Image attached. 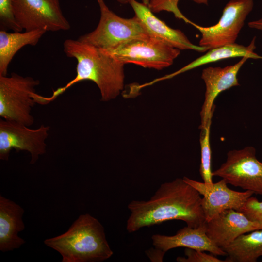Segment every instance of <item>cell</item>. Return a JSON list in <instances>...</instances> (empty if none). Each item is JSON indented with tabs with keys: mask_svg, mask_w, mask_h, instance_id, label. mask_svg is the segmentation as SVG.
Instances as JSON below:
<instances>
[{
	"mask_svg": "<svg viewBox=\"0 0 262 262\" xmlns=\"http://www.w3.org/2000/svg\"></svg>",
	"mask_w": 262,
	"mask_h": 262,
	"instance_id": "f1b7e54d",
	"label": "cell"
},
{
	"mask_svg": "<svg viewBox=\"0 0 262 262\" xmlns=\"http://www.w3.org/2000/svg\"><path fill=\"white\" fill-rule=\"evenodd\" d=\"M40 82L15 73L0 76V116L30 126L34 123L31 113L35 104L33 95Z\"/></svg>",
	"mask_w": 262,
	"mask_h": 262,
	"instance_id": "5b68a950",
	"label": "cell"
},
{
	"mask_svg": "<svg viewBox=\"0 0 262 262\" xmlns=\"http://www.w3.org/2000/svg\"><path fill=\"white\" fill-rule=\"evenodd\" d=\"M201 201L199 192L183 178L164 182L149 199L128 204L126 230L133 233L171 220L183 221L191 228L203 226L206 221Z\"/></svg>",
	"mask_w": 262,
	"mask_h": 262,
	"instance_id": "6da1fadb",
	"label": "cell"
},
{
	"mask_svg": "<svg viewBox=\"0 0 262 262\" xmlns=\"http://www.w3.org/2000/svg\"><path fill=\"white\" fill-rule=\"evenodd\" d=\"M251 221L262 225V201L250 196L238 210Z\"/></svg>",
	"mask_w": 262,
	"mask_h": 262,
	"instance_id": "7402d4cb",
	"label": "cell"
},
{
	"mask_svg": "<svg viewBox=\"0 0 262 262\" xmlns=\"http://www.w3.org/2000/svg\"><path fill=\"white\" fill-rule=\"evenodd\" d=\"M23 208L0 195V250L3 252L18 249L25 243L18 233L25 229Z\"/></svg>",
	"mask_w": 262,
	"mask_h": 262,
	"instance_id": "2e32d148",
	"label": "cell"
},
{
	"mask_svg": "<svg viewBox=\"0 0 262 262\" xmlns=\"http://www.w3.org/2000/svg\"><path fill=\"white\" fill-rule=\"evenodd\" d=\"M180 0H150L148 4V7L153 12H157L166 10L173 12L179 18L187 22L189 19L185 17L180 12L178 7Z\"/></svg>",
	"mask_w": 262,
	"mask_h": 262,
	"instance_id": "cb8c5ba5",
	"label": "cell"
},
{
	"mask_svg": "<svg viewBox=\"0 0 262 262\" xmlns=\"http://www.w3.org/2000/svg\"><path fill=\"white\" fill-rule=\"evenodd\" d=\"M183 179L203 196L201 204L206 221L210 220L225 210L238 211L254 194L249 190L239 192L232 190L228 187V183L222 179L212 183L199 182L187 177Z\"/></svg>",
	"mask_w": 262,
	"mask_h": 262,
	"instance_id": "7c38bea8",
	"label": "cell"
},
{
	"mask_svg": "<svg viewBox=\"0 0 262 262\" xmlns=\"http://www.w3.org/2000/svg\"><path fill=\"white\" fill-rule=\"evenodd\" d=\"M63 49L67 57L77 62L76 76L64 86L53 90L49 97L36 93L34 96L36 103L48 104L74 84L86 80L92 81L97 85L102 101L112 100L119 95L124 88L125 64L105 50L78 39L66 40Z\"/></svg>",
	"mask_w": 262,
	"mask_h": 262,
	"instance_id": "7a4b0ae2",
	"label": "cell"
},
{
	"mask_svg": "<svg viewBox=\"0 0 262 262\" xmlns=\"http://www.w3.org/2000/svg\"><path fill=\"white\" fill-rule=\"evenodd\" d=\"M150 0H141L142 3L144 4L148 5L149 2ZM193 1L198 3V4H207L209 0H191Z\"/></svg>",
	"mask_w": 262,
	"mask_h": 262,
	"instance_id": "484cf974",
	"label": "cell"
},
{
	"mask_svg": "<svg viewBox=\"0 0 262 262\" xmlns=\"http://www.w3.org/2000/svg\"><path fill=\"white\" fill-rule=\"evenodd\" d=\"M205 229L206 234L211 240L222 248L242 234L262 229V225L251 221L238 211L228 209L206 221Z\"/></svg>",
	"mask_w": 262,
	"mask_h": 262,
	"instance_id": "5bb4252c",
	"label": "cell"
},
{
	"mask_svg": "<svg viewBox=\"0 0 262 262\" xmlns=\"http://www.w3.org/2000/svg\"><path fill=\"white\" fill-rule=\"evenodd\" d=\"M105 51L124 64L132 63L156 70L170 66L180 53V49L150 35L132 40L114 50Z\"/></svg>",
	"mask_w": 262,
	"mask_h": 262,
	"instance_id": "8992f818",
	"label": "cell"
},
{
	"mask_svg": "<svg viewBox=\"0 0 262 262\" xmlns=\"http://www.w3.org/2000/svg\"><path fill=\"white\" fill-rule=\"evenodd\" d=\"M98 3L100 11L98 24L94 31L79 37L80 41L110 51L132 40L150 35L135 15L123 18L110 10L104 0Z\"/></svg>",
	"mask_w": 262,
	"mask_h": 262,
	"instance_id": "277c9868",
	"label": "cell"
},
{
	"mask_svg": "<svg viewBox=\"0 0 262 262\" xmlns=\"http://www.w3.org/2000/svg\"><path fill=\"white\" fill-rule=\"evenodd\" d=\"M13 1V0H0V29L21 32L23 29L16 22L14 16Z\"/></svg>",
	"mask_w": 262,
	"mask_h": 262,
	"instance_id": "44dd1931",
	"label": "cell"
},
{
	"mask_svg": "<svg viewBox=\"0 0 262 262\" xmlns=\"http://www.w3.org/2000/svg\"><path fill=\"white\" fill-rule=\"evenodd\" d=\"M249 27L262 32V17L254 21H251L248 23Z\"/></svg>",
	"mask_w": 262,
	"mask_h": 262,
	"instance_id": "d4e9b609",
	"label": "cell"
},
{
	"mask_svg": "<svg viewBox=\"0 0 262 262\" xmlns=\"http://www.w3.org/2000/svg\"><path fill=\"white\" fill-rule=\"evenodd\" d=\"M103 0H97V1H98V2H99L102 1Z\"/></svg>",
	"mask_w": 262,
	"mask_h": 262,
	"instance_id": "83f0119b",
	"label": "cell"
},
{
	"mask_svg": "<svg viewBox=\"0 0 262 262\" xmlns=\"http://www.w3.org/2000/svg\"><path fill=\"white\" fill-rule=\"evenodd\" d=\"M22 123L0 120V159L8 160L11 151H26L30 153V164H34L39 156L46 152V140L50 127L41 125L31 129Z\"/></svg>",
	"mask_w": 262,
	"mask_h": 262,
	"instance_id": "9c48e42d",
	"label": "cell"
},
{
	"mask_svg": "<svg viewBox=\"0 0 262 262\" xmlns=\"http://www.w3.org/2000/svg\"><path fill=\"white\" fill-rule=\"evenodd\" d=\"M13 12L18 25L25 31H66L70 28L59 0H13Z\"/></svg>",
	"mask_w": 262,
	"mask_h": 262,
	"instance_id": "30bf717a",
	"label": "cell"
},
{
	"mask_svg": "<svg viewBox=\"0 0 262 262\" xmlns=\"http://www.w3.org/2000/svg\"><path fill=\"white\" fill-rule=\"evenodd\" d=\"M184 255L186 257H178L176 261L179 262H226L216 257L207 254L204 251L185 248Z\"/></svg>",
	"mask_w": 262,
	"mask_h": 262,
	"instance_id": "603a6c76",
	"label": "cell"
},
{
	"mask_svg": "<svg viewBox=\"0 0 262 262\" xmlns=\"http://www.w3.org/2000/svg\"><path fill=\"white\" fill-rule=\"evenodd\" d=\"M221 248L227 254L226 262H256L262 256V229L242 234Z\"/></svg>",
	"mask_w": 262,
	"mask_h": 262,
	"instance_id": "d6986e66",
	"label": "cell"
},
{
	"mask_svg": "<svg viewBox=\"0 0 262 262\" xmlns=\"http://www.w3.org/2000/svg\"><path fill=\"white\" fill-rule=\"evenodd\" d=\"M212 174L228 184L262 196V162L252 146L229 151L226 161Z\"/></svg>",
	"mask_w": 262,
	"mask_h": 262,
	"instance_id": "52a82bcc",
	"label": "cell"
},
{
	"mask_svg": "<svg viewBox=\"0 0 262 262\" xmlns=\"http://www.w3.org/2000/svg\"><path fill=\"white\" fill-rule=\"evenodd\" d=\"M44 243L60 254L61 262H100L114 253L103 225L89 213L81 214L66 232Z\"/></svg>",
	"mask_w": 262,
	"mask_h": 262,
	"instance_id": "3957f363",
	"label": "cell"
},
{
	"mask_svg": "<svg viewBox=\"0 0 262 262\" xmlns=\"http://www.w3.org/2000/svg\"><path fill=\"white\" fill-rule=\"evenodd\" d=\"M255 38L248 46L233 43L226 45L208 50L205 54L197 58L178 70L161 78L155 79L149 82L152 85L156 82L172 78L179 74L194 69L209 63L217 62L227 58L234 57H247L249 59H262V56L254 51L255 49Z\"/></svg>",
	"mask_w": 262,
	"mask_h": 262,
	"instance_id": "e0dca14e",
	"label": "cell"
},
{
	"mask_svg": "<svg viewBox=\"0 0 262 262\" xmlns=\"http://www.w3.org/2000/svg\"><path fill=\"white\" fill-rule=\"evenodd\" d=\"M151 240L154 248L146 251L151 262H163L167 251L180 247L208 251L216 256H227L226 252L208 237L205 224L196 228L187 226L179 229L174 235L154 234L151 236Z\"/></svg>",
	"mask_w": 262,
	"mask_h": 262,
	"instance_id": "8fae6325",
	"label": "cell"
},
{
	"mask_svg": "<svg viewBox=\"0 0 262 262\" xmlns=\"http://www.w3.org/2000/svg\"><path fill=\"white\" fill-rule=\"evenodd\" d=\"M243 57L234 65L224 67H208L204 69L201 78L205 85L204 100L200 111L201 123L199 129L206 126L212 119L215 106L214 101L222 92L239 85L237 75L247 59Z\"/></svg>",
	"mask_w": 262,
	"mask_h": 262,
	"instance_id": "4fadbf2b",
	"label": "cell"
},
{
	"mask_svg": "<svg viewBox=\"0 0 262 262\" xmlns=\"http://www.w3.org/2000/svg\"><path fill=\"white\" fill-rule=\"evenodd\" d=\"M47 31L44 29L8 33L0 31V76H7L8 66L24 46L36 45Z\"/></svg>",
	"mask_w": 262,
	"mask_h": 262,
	"instance_id": "ac0fdd59",
	"label": "cell"
},
{
	"mask_svg": "<svg viewBox=\"0 0 262 262\" xmlns=\"http://www.w3.org/2000/svg\"><path fill=\"white\" fill-rule=\"evenodd\" d=\"M135 15L140 19L148 34L180 50H193L206 52L207 48L193 44L180 30L173 29L159 19L148 6L136 0H128Z\"/></svg>",
	"mask_w": 262,
	"mask_h": 262,
	"instance_id": "9a60e30c",
	"label": "cell"
},
{
	"mask_svg": "<svg viewBox=\"0 0 262 262\" xmlns=\"http://www.w3.org/2000/svg\"><path fill=\"white\" fill-rule=\"evenodd\" d=\"M253 6V0H231L226 4L221 17L214 25L203 27L189 20L188 23L201 33L198 45L210 49L235 43Z\"/></svg>",
	"mask_w": 262,
	"mask_h": 262,
	"instance_id": "ba28073f",
	"label": "cell"
},
{
	"mask_svg": "<svg viewBox=\"0 0 262 262\" xmlns=\"http://www.w3.org/2000/svg\"><path fill=\"white\" fill-rule=\"evenodd\" d=\"M117 1L121 4L128 3V0H117Z\"/></svg>",
	"mask_w": 262,
	"mask_h": 262,
	"instance_id": "4316f807",
	"label": "cell"
},
{
	"mask_svg": "<svg viewBox=\"0 0 262 262\" xmlns=\"http://www.w3.org/2000/svg\"><path fill=\"white\" fill-rule=\"evenodd\" d=\"M212 119L209 120L206 126L200 128L199 142L200 145L201 162L199 172L203 182L213 183L211 169V148L210 136Z\"/></svg>",
	"mask_w": 262,
	"mask_h": 262,
	"instance_id": "ffe728a7",
	"label": "cell"
}]
</instances>
